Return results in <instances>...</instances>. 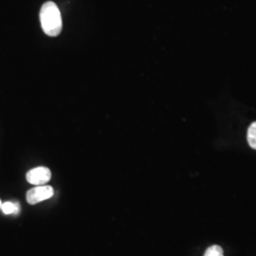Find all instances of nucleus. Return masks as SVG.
Masks as SVG:
<instances>
[{
    "instance_id": "obj_6",
    "label": "nucleus",
    "mask_w": 256,
    "mask_h": 256,
    "mask_svg": "<svg viewBox=\"0 0 256 256\" xmlns=\"http://www.w3.org/2000/svg\"><path fill=\"white\" fill-rule=\"evenodd\" d=\"M203 256H224L223 250L220 246L214 245L208 248Z\"/></svg>"
},
{
    "instance_id": "obj_4",
    "label": "nucleus",
    "mask_w": 256,
    "mask_h": 256,
    "mask_svg": "<svg viewBox=\"0 0 256 256\" xmlns=\"http://www.w3.org/2000/svg\"><path fill=\"white\" fill-rule=\"evenodd\" d=\"M1 210L5 214H18L20 212V205L16 202H4L2 203Z\"/></svg>"
},
{
    "instance_id": "obj_1",
    "label": "nucleus",
    "mask_w": 256,
    "mask_h": 256,
    "mask_svg": "<svg viewBox=\"0 0 256 256\" xmlns=\"http://www.w3.org/2000/svg\"><path fill=\"white\" fill-rule=\"evenodd\" d=\"M40 22L44 32L48 36H57L61 34L63 22L60 10L54 2L48 1L40 10Z\"/></svg>"
},
{
    "instance_id": "obj_2",
    "label": "nucleus",
    "mask_w": 256,
    "mask_h": 256,
    "mask_svg": "<svg viewBox=\"0 0 256 256\" xmlns=\"http://www.w3.org/2000/svg\"><path fill=\"white\" fill-rule=\"evenodd\" d=\"M54 192V191L52 186L40 185L30 189L27 192L26 198H27L28 203H30V205H34L39 202H44L52 198Z\"/></svg>"
},
{
    "instance_id": "obj_3",
    "label": "nucleus",
    "mask_w": 256,
    "mask_h": 256,
    "mask_svg": "<svg viewBox=\"0 0 256 256\" xmlns=\"http://www.w3.org/2000/svg\"><path fill=\"white\" fill-rule=\"evenodd\" d=\"M26 178L28 182L32 185H36V186L45 185L50 180L52 172L48 168L40 166L30 170L26 174Z\"/></svg>"
},
{
    "instance_id": "obj_7",
    "label": "nucleus",
    "mask_w": 256,
    "mask_h": 256,
    "mask_svg": "<svg viewBox=\"0 0 256 256\" xmlns=\"http://www.w3.org/2000/svg\"><path fill=\"white\" fill-rule=\"evenodd\" d=\"M1 206H2V202L0 200V209H1Z\"/></svg>"
},
{
    "instance_id": "obj_5",
    "label": "nucleus",
    "mask_w": 256,
    "mask_h": 256,
    "mask_svg": "<svg viewBox=\"0 0 256 256\" xmlns=\"http://www.w3.org/2000/svg\"><path fill=\"white\" fill-rule=\"evenodd\" d=\"M248 142L250 146L256 150V122H252L248 129Z\"/></svg>"
}]
</instances>
